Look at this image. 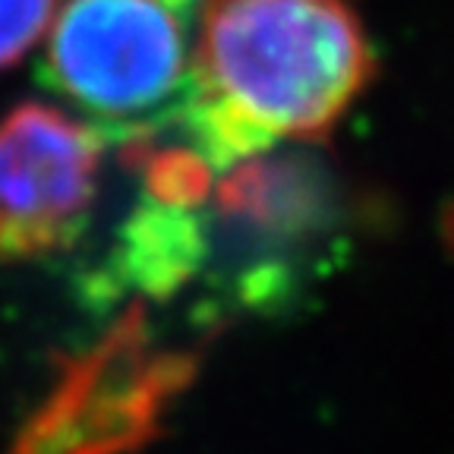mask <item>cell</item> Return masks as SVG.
Here are the masks:
<instances>
[{"label":"cell","instance_id":"obj_4","mask_svg":"<svg viewBox=\"0 0 454 454\" xmlns=\"http://www.w3.org/2000/svg\"><path fill=\"white\" fill-rule=\"evenodd\" d=\"M101 139L38 101L0 121V262L60 253L98 190Z\"/></svg>","mask_w":454,"mask_h":454},{"label":"cell","instance_id":"obj_3","mask_svg":"<svg viewBox=\"0 0 454 454\" xmlns=\"http://www.w3.org/2000/svg\"><path fill=\"white\" fill-rule=\"evenodd\" d=\"M48 82L127 139H149L177 117L186 92V44L164 0H70L48 42Z\"/></svg>","mask_w":454,"mask_h":454},{"label":"cell","instance_id":"obj_6","mask_svg":"<svg viewBox=\"0 0 454 454\" xmlns=\"http://www.w3.org/2000/svg\"><path fill=\"white\" fill-rule=\"evenodd\" d=\"M212 255V231L196 208L149 199L123 221L111 278L127 291L164 300L202 271Z\"/></svg>","mask_w":454,"mask_h":454},{"label":"cell","instance_id":"obj_7","mask_svg":"<svg viewBox=\"0 0 454 454\" xmlns=\"http://www.w3.org/2000/svg\"><path fill=\"white\" fill-rule=\"evenodd\" d=\"M127 161L142 170L145 196L168 206L199 208L212 190V164L196 149H155L149 139L123 142Z\"/></svg>","mask_w":454,"mask_h":454},{"label":"cell","instance_id":"obj_8","mask_svg":"<svg viewBox=\"0 0 454 454\" xmlns=\"http://www.w3.org/2000/svg\"><path fill=\"white\" fill-rule=\"evenodd\" d=\"M57 0H0V73L20 64L42 38Z\"/></svg>","mask_w":454,"mask_h":454},{"label":"cell","instance_id":"obj_2","mask_svg":"<svg viewBox=\"0 0 454 454\" xmlns=\"http://www.w3.org/2000/svg\"><path fill=\"white\" fill-rule=\"evenodd\" d=\"M354 190L319 152H262L234 164L208 227L231 300L247 309L287 303L354 227Z\"/></svg>","mask_w":454,"mask_h":454},{"label":"cell","instance_id":"obj_5","mask_svg":"<svg viewBox=\"0 0 454 454\" xmlns=\"http://www.w3.org/2000/svg\"><path fill=\"white\" fill-rule=\"evenodd\" d=\"M190 363L145 350L142 316L129 312L95 354L73 363L20 454H111L149 435L155 413L190 379Z\"/></svg>","mask_w":454,"mask_h":454},{"label":"cell","instance_id":"obj_1","mask_svg":"<svg viewBox=\"0 0 454 454\" xmlns=\"http://www.w3.org/2000/svg\"><path fill=\"white\" fill-rule=\"evenodd\" d=\"M376 73L344 0H202L177 121L212 168L322 139Z\"/></svg>","mask_w":454,"mask_h":454},{"label":"cell","instance_id":"obj_9","mask_svg":"<svg viewBox=\"0 0 454 454\" xmlns=\"http://www.w3.org/2000/svg\"><path fill=\"white\" fill-rule=\"evenodd\" d=\"M164 4H170V7L177 10V13H186V10H190L196 0H164Z\"/></svg>","mask_w":454,"mask_h":454}]
</instances>
